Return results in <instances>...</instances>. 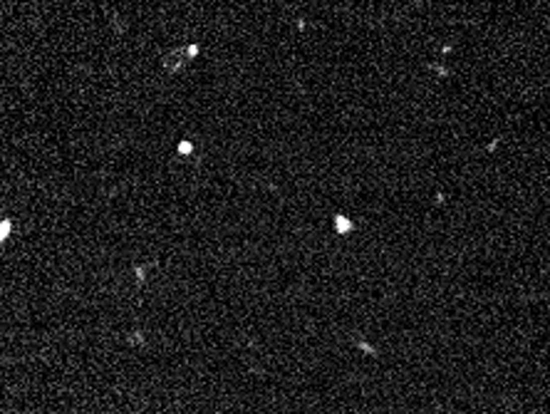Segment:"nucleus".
Listing matches in <instances>:
<instances>
[{
  "mask_svg": "<svg viewBox=\"0 0 550 414\" xmlns=\"http://www.w3.org/2000/svg\"><path fill=\"white\" fill-rule=\"evenodd\" d=\"M194 55H199V47L196 45H191V47H181V50H171V55H166L161 62H164V67L173 72V70H178V67H184Z\"/></svg>",
  "mask_w": 550,
  "mask_h": 414,
  "instance_id": "f257e3e1",
  "label": "nucleus"
}]
</instances>
